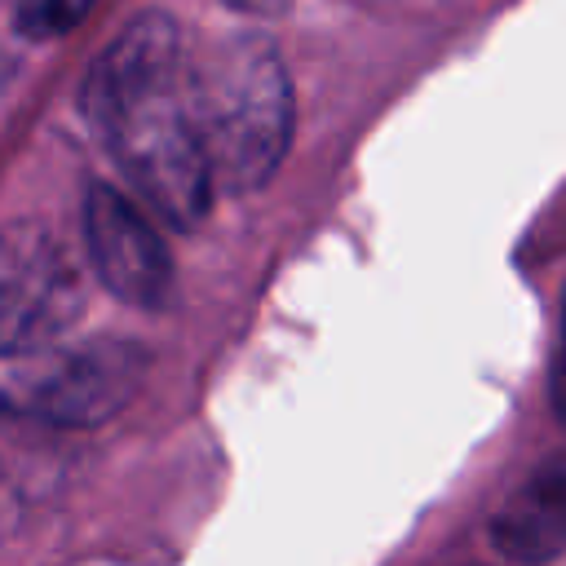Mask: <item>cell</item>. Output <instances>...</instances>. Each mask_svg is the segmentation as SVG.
Listing matches in <instances>:
<instances>
[{
	"label": "cell",
	"instance_id": "obj_1",
	"mask_svg": "<svg viewBox=\"0 0 566 566\" xmlns=\"http://www.w3.org/2000/svg\"><path fill=\"white\" fill-rule=\"evenodd\" d=\"M84 115L128 186L177 230H195L212 203V172L199 142L190 49L168 13L133 18L93 62Z\"/></svg>",
	"mask_w": 566,
	"mask_h": 566
},
{
	"label": "cell",
	"instance_id": "obj_2",
	"mask_svg": "<svg viewBox=\"0 0 566 566\" xmlns=\"http://www.w3.org/2000/svg\"><path fill=\"white\" fill-rule=\"evenodd\" d=\"M190 93L212 186H265L292 142V80L274 44L234 35L190 57Z\"/></svg>",
	"mask_w": 566,
	"mask_h": 566
},
{
	"label": "cell",
	"instance_id": "obj_3",
	"mask_svg": "<svg viewBox=\"0 0 566 566\" xmlns=\"http://www.w3.org/2000/svg\"><path fill=\"white\" fill-rule=\"evenodd\" d=\"M146 354L133 340H88L75 349L0 354V411L88 429L115 416L142 385Z\"/></svg>",
	"mask_w": 566,
	"mask_h": 566
},
{
	"label": "cell",
	"instance_id": "obj_4",
	"mask_svg": "<svg viewBox=\"0 0 566 566\" xmlns=\"http://www.w3.org/2000/svg\"><path fill=\"white\" fill-rule=\"evenodd\" d=\"M84 310V283L62 239L35 221L0 226V354L49 349Z\"/></svg>",
	"mask_w": 566,
	"mask_h": 566
},
{
	"label": "cell",
	"instance_id": "obj_5",
	"mask_svg": "<svg viewBox=\"0 0 566 566\" xmlns=\"http://www.w3.org/2000/svg\"><path fill=\"white\" fill-rule=\"evenodd\" d=\"M84 243L97 279L111 296L137 310H159L172 296V261L146 212L106 181L88 186L84 199Z\"/></svg>",
	"mask_w": 566,
	"mask_h": 566
},
{
	"label": "cell",
	"instance_id": "obj_6",
	"mask_svg": "<svg viewBox=\"0 0 566 566\" xmlns=\"http://www.w3.org/2000/svg\"><path fill=\"white\" fill-rule=\"evenodd\" d=\"M495 544L509 557H548L562 544V469L548 464L535 486L509 504V513L491 526Z\"/></svg>",
	"mask_w": 566,
	"mask_h": 566
},
{
	"label": "cell",
	"instance_id": "obj_7",
	"mask_svg": "<svg viewBox=\"0 0 566 566\" xmlns=\"http://www.w3.org/2000/svg\"><path fill=\"white\" fill-rule=\"evenodd\" d=\"M93 0H22L18 9V27L35 40H53L71 27H80L88 18Z\"/></svg>",
	"mask_w": 566,
	"mask_h": 566
}]
</instances>
